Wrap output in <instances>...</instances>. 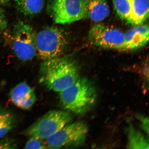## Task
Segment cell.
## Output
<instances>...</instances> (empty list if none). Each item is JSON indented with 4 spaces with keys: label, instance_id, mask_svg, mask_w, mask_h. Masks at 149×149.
I'll use <instances>...</instances> for the list:
<instances>
[{
    "label": "cell",
    "instance_id": "cell-12",
    "mask_svg": "<svg viewBox=\"0 0 149 149\" xmlns=\"http://www.w3.org/2000/svg\"><path fill=\"white\" fill-rule=\"evenodd\" d=\"M131 11L127 21L132 25H142L149 16V0H130Z\"/></svg>",
    "mask_w": 149,
    "mask_h": 149
},
{
    "label": "cell",
    "instance_id": "cell-20",
    "mask_svg": "<svg viewBox=\"0 0 149 149\" xmlns=\"http://www.w3.org/2000/svg\"><path fill=\"white\" fill-rule=\"evenodd\" d=\"M137 118L141 122V127L143 130L148 134H149V120L148 117L139 115L137 116Z\"/></svg>",
    "mask_w": 149,
    "mask_h": 149
},
{
    "label": "cell",
    "instance_id": "cell-14",
    "mask_svg": "<svg viewBox=\"0 0 149 149\" xmlns=\"http://www.w3.org/2000/svg\"><path fill=\"white\" fill-rule=\"evenodd\" d=\"M19 12L25 15L39 13L43 8L45 0H15Z\"/></svg>",
    "mask_w": 149,
    "mask_h": 149
},
{
    "label": "cell",
    "instance_id": "cell-1",
    "mask_svg": "<svg viewBox=\"0 0 149 149\" xmlns=\"http://www.w3.org/2000/svg\"><path fill=\"white\" fill-rule=\"evenodd\" d=\"M42 80L48 89L61 92L79 79L77 65L69 56L44 61L40 67Z\"/></svg>",
    "mask_w": 149,
    "mask_h": 149
},
{
    "label": "cell",
    "instance_id": "cell-9",
    "mask_svg": "<svg viewBox=\"0 0 149 149\" xmlns=\"http://www.w3.org/2000/svg\"><path fill=\"white\" fill-rule=\"evenodd\" d=\"M9 97L15 105L23 109L32 107L37 100L34 90L25 82L14 87L10 92Z\"/></svg>",
    "mask_w": 149,
    "mask_h": 149
},
{
    "label": "cell",
    "instance_id": "cell-15",
    "mask_svg": "<svg viewBox=\"0 0 149 149\" xmlns=\"http://www.w3.org/2000/svg\"><path fill=\"white\" fill-rule=\"evenodd\" d=\"M15 125L13 115L4 108L0 107V138L4 137L14 128Z\"/></svg>",
    "mask_w": 149,
    "mask_h": 149
},
{
    "label": "cell",
    "instance_id": "cell-16",
    "mask_svg": "<svg viewBox=\"0 0 149 149\" xmlns=\"http://www.w3.org/2000/svg\"><path fill=\"white\" fill-rule=\"evenodd\" d=\"M115 12L120 18L127 20L131 11L130 0H113Z\"/></svg>",
    "mask_w": 149,
    "mask_h": 149
},
{
    "label": "cell",
    "instance_id": "cell-19",
    "mask_svg": "<svg viewBox=\"0 0 149 149\" xmlns=\"http://www.w3.org/2000/svg\"><path fill=\"white\" fill-rule=\"evenodd\" d=\"M8 26V21L3 9L0 7V32L5 31Z\"/></svg>",
    "mask_w": 149,
    "mask_h": 149
},
{
    "label": "cell",
    "instance_id": "cell-4",
    "mask_svg": "<svg viewBox=\"0 0 149 149\" xmlns=\"http://www.w3.org/2000/svg\"><path fill=\"white\" fill-rule=\"evenodd\" d=\"M72 120L68 112L52 110L48 112L26 130V135L44 140L53 136Z\"/></svg>",
    "mask_w": 149,
    "mask_h": 149
},
{
    "label": "cell",
    "instance_id": "cell-2",
    "mask_svg": "<svg viewBox=\"0 0 149 149\" xmlns=\"http://www.w3.org/2000/svg\"><path fill=\"white\" fill-rule=\"evenodd\" d=\"M97 97L95 87L85 77L79 78L71 86L60 92L63 107L77 115L88 113L95 105Z\"/></svg>",
    "mask_w": 149,
    "mask_h": 149
},
{
    "label": "cell",
    "instance_id": "cell-21",
    "mask_svg": "<svg viewBox=\"0 0 149 149\" xmlns=\"http://www.w3.org/2000/svg\"><path fill=\"white\" fill-rule=\"evenodd\" d=\"M10 0H0V4H4L8 3Z\"/></svg>",
    "mask_w": 149,
    "mask_h": 149
},
{
    "label": "cell",
    "instance_id": "cell-11",
    "mask_svg": "<svg viewBox=\"0 0 149 149\" xmlns=\"http://www.w3.org/2000/svg\"><path fill=\"white\" fill-rule=\"evenodd\" d=\"M109 8L107 0H86V17L92 21H102L109 16Z\"/></svg>",
    "mask_w": 149,
    "mask_h": 149
},
{
    "label": "cell",
    "instance_id": "cell-5",
    "mask_svg": "<svg viewBox=\"0 0 149 149\" xmlns=\"http://www.w3.org/2000/svg\"><path fill=\"white\" fill-rule=\"evenodd\" d=\"M88 131L84 123H69L45 140L46 144L47 149L77 148L85 143Z\"/></svg>",
    "mask_w": 149,
    "mask_h": 149
},
{
    "label": "cell",
    "instance_id": "cell-6",
    "mask_svg": "<svg viewBox=\"0 0 149 149\" xmlns=\"http://www.w3.org/2000/svg\"><path fill=\"white\" fill-rule=\"evenodd\" d=\"M36 34L33 28L25 22L19 21L15 24L12 34V48L20 60H31L36 55Z\"/></svg>",
    "mask_w": 149,
    "mask_h": 149
},
{
    "label": "cell",
    "instance_id": "cell-18",
    "mask_svg": "<svg viewBox=\"0 0 149 149\" xmlns=\"http://www.w3.org/2000/svg\"><path fill=\"white\" fill-rule=\"evenodd\" d=\"M3 137L0 138V149H12L18 148V144L14 139Z\"/></svg>",
    "mask_w": 149,
    "mask_h": 149
},
{
    "label": "cell",
    "instance_id": "cell-17",
    "mask_svg": "<svg viewBox=\"0 0 149 149\" xmlns=\"http://www.w3.org/2000/svg\"><path fill=\"white\" fill-rule=\"evenodd\" d=\"M42 140L34 137H31L25 145V149H47L45 142Z\"/></svg>",
    "mask_w": 149,
    "mask_h": 149
},
{
    "label": "cell",
    "instance_id": "cell-8",
    "mask_svg": "<svg viewBox=\"0 0 149 149\" xmlns=\"http://www.w3.org/2000/svg\"><path fill=\"white\" fill-rule=\"evenodd\" d=\"M124 33L115 28L97 24L89 31L88 39L94 45L104 48L121 49Z\"/></svg>",
    "mask_w": 149,
    "mask_h": 149
},
{
    "label": "cell",
    "instance_id": "cell-22",
    "mask_svg": "<svg viewBox=\"0 0 149 149\" xmlns=\"http://www.w3.org/2000/svg\"><path fill=\"white\" fill-rule=\"evenodd\" d=\"M3 85L2 84H0V89L1 88V87L3 86Z\"/></svg>",
    "mask_w": 149,
    "mask_h": 149
},
{
    "label": "cell",
    "instance_id": "cell-10",
    "mask_svg": "<svg viewBox=\"0 0 149 149\" xmlns=\"http://www.w3.org/2000/svg\"><path fill=\"white\" fill-rule=\"evenodd\" d=\"M148 25H142L135 27L124 33L123 44L121 50L130 51L143 47L149 40Z\"/></svg>",
    "mask_w": 149,
    "mask_h": 149
},
{
    "label": "cell",
    "instance_id": "cell-3",
    "mask_svg": "<svg viewBox=\"0 0 149 149\" xmlns=\"http://www.w3.org/2000/svg\"><path fill=\"white\" fill-rule=\"evenodd\" d=\"M36 54L44 61L60 57L68 44V38L64 30L56 27L44 28L36 33Z\"/></svg>",
    "mask_w": 149,
    "mask_h": 149
},
{
    "label": "cell",
    "instance_id": "cell-13",
    "mask_svg": "<svg viewBox=\"0 0 149 149\" xmlns=\"http://www.w3.org/2000/svg\"><path fill=\"white\" fill-rule=\"evenodd\" d=\"M127 148L149 149L148 140L133 124H129L127 130Z\"/></svg>",
    "mask_w": 149,
    "mask_h": 149
},
{
    "label": "cell",
    "instance_id": "cell-7",
    "mask_svg": "<svg viewBox=\"0 0 149 149\" xmlns=\"http://www.w3.org/2000/svg\"><path fill=\"white\" fill-rule=\"evenodd\" d=\"M49 6L56 24L72 23L86 17V0H52Z\"/></svg>",
    "mask_w": 149,
    "mask_h": 149
}]
</instances>
